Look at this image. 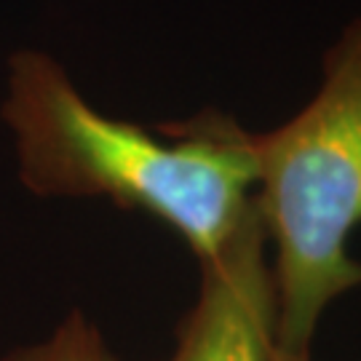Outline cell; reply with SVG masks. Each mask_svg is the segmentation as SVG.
<instances>
[{
	"label": "cell",
	"instance_id": "obj_1",
	"mask_svg": "<svg viewBox=\"0 0 361 361\" xmlns=\"http://www.w3.org/2000/svg\"><path fill=\"white\" fill-rule=\"evenodd\" d=\"M3 118L32 193L107 198L153 214L198 262L214 257L255 209L252 131L217 110L153 134L97 113L54 59L22 51L11 59Z\"/></svg>",
	"mask_w": 361,
	"mask_h": 361
},
{
	"label": "cell",
	"instance_id": "obj_2",
	"mask_svg": "<svg viewBox=\"0 0 361 361\" xmlns=\"http://www.w3.org/2000/svg\"><path fill=\"white\" fill-rule=\"evenodd\" d=\"M255 207L273 246V361H310L326 308L361 286V16L322 56L310 102L252 134Z\"/></svg>",
	"mask_w": 361,
	"mask_h": 361
},
{
	"label": "cell",
	"instance_id": "obj_3",
	"mask_svg": "<svg viewBox=\"0 0 361 361\" xmlns=\"http://www.w3.org/2000/svg\"><path fill=\"white\" fill-rule=\"evenodd\" d=\"M273 281L257 207L228 244L201 262V289L161 361H273Z\"/></svg>",
	"mask_w": 361,
	"mask_h": 361
},
{
	"label": "cell",
	"instance_id": "obj_4",
	"mask_svg": "<svg viewBox=\"0 0 361 361\" xmlns=\"http://www.w3.org/2000/svg\"><path fill=\"white\" fill-rule=\"evenodd\" d=\"M3 361H118L107 348L102 332L80 313L73 310L67 322L46 343L11 350Z\"/></svg>",
	"mask_w": 361,
	"mask_h": 361
}]
</instances>
